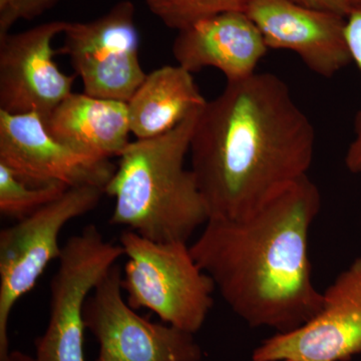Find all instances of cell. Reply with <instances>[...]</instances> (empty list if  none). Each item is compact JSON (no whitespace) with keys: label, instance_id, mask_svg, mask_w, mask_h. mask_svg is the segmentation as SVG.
Wrapping results in <instances>:
<instances>
[{"label":"cell","instance_id":"1","mask_svg":"<svg viewBox=\"0 0 361 361\" xmlns=\"http://www.w3.org/2000/svg\"><path fill=\"white\" fill-rule=\"evenodd\" d=\"M314 128L273 73L227 82L203 106L190 154L210 219H241L308 176Z\"/></svg>","mask_w":361,"mask_h":361},{"label":"cell","instance_id":"2","mask_svg":"<svg viewBox=\"0 0 361 361\" xmlns=\"http://www.w3.org/2000/svg\"><path fill=\"white\" fill-rule=\"evenodd\" d=\"M322 194L310 176L241 219H209L190 246L233 312L251 327L285 334L322 307L308 254Z\"/></svg>","mask_w":361,"mask_h":361},{"label":"cell","instance_id":"3","mask_svg":"<svg viewBox=\"0 0 361 361\" xmlns=\"http://www.w3.org/2000/svg\"><path fill=\"white\" fill-rule=\"evenodd\" d=\"M202 109L174 130L130 142L104 193L115 198L111 224L152 241L185 242L210 219L193 171L185 166Z\"/></svg>","mask_w":361,"mask_h":361},{"label":"cell","instance_id":"4","mask_svg":"<svg viewBox=\"0 0 361 361\" xmlns=\"http://www.w3.org/2000/svg\"><path fill=\"white\" fill-rule=\"evenodd\" d=\"M127 257L122 288L133 310L153 311L164 323L195 334L213 307L212 278L185 242L152 241L130 230L121 236Z\"/></svg>","mask_w":361,"mask_h":361},{"label":"cell","instance_id":"5","mask_svg":"<svg viewBox=\"0 0 361 361\" xmlns=\"http://www.w3.org/2000/svg\"><path fill=\"white\" fill-rule=\"evenodd\" d=\"M103 188H70L63 196L0 232V361L9 353L8 322L16 302L28 293L49 263L61 254L59 235L71 220L90 212Z\"/></svg>","mask_w":361,"mask_h":361},{"label":"cell","instance_id":"6","mask_svg":"<svg viewBox=\"0 0 361 361\" xmlns=\"http://www.w3.org/2000/svg\"><path fill=\"white\" fill-rule=\"evenodd\" d=\"M123 256L121 244L106 241L94 224L66 240L51 282L49 324L35 342L37 360L85 361V303Z\"/></svg>","mask_w":361,"mask_h":361},{"label":"cell","instance_id":"7","mask_svg":"<svg viewBox=\"0 0 361 361\" xmlns=\"http://www.w3.org/2000/svg\"><path fill=\"white\" fill-rule=\"evenodd\" d=\"M63 47L56 54L71 59L84 92L128 103L147 73L140 61L135 8L130 0L87 23H68Z\"/></svg>","mask_w":361,"mask_h":361},{"label":"cell","instance_id":"8","mask_svg":"<svg viewBox=\"0 0 361 361\" xmlns=\"http://www.w3.org/2000/svg\"><path fill=\"white\" fill-rule=\"evenodd\" d=\"M122 273L114 266L85 303V327L99 345L96 361H201L194 334L149 322L126 302Z\"/></svg>","mask_w":361,"mask_h":361},{"label":"cell","instance_id":"9","mask_svg":"<svg viewBox=\"0 0 361 361\" xmlns=\"http://www.w3.org/2000/svg\"><path fill=\"white\" fill-rule=\"evenodd\" d=\"M322 295V310L312 319L265 339L252 361H346L361 355V256Z\"/></svg>","mask_w":361,"mask_h":361},{"label":"cell","instance_id":"10","mask_svg":"<svg viewBox=\"0 0 361 361\" xmlns=\"http://www.w3.org/2000/svg\"><path fill=\"white\" fill-rule=\"evenodd\" d=\"M68 21H49L0 37V110L35 113L44 123L73 94L75 75L59 70L52 42Z\"/></svg>","mask_w":361,"mask_h":361},{"label":"cell","instance_id":"11","mask_svg":"<svg viewBox=\"0 0 361 361\" xmlns=\"http://www.w3.org/2000/svg\"><path fill=\"white\" fill-rule=\"evenodd\" d=\"M0 163L30 186L106 188L116 167L110 160L82 155L56 141L35 113L0 110Z\"/></svg>","mask_w":361,"mask_h":361},{"label":"cell","instance_id":"12","mask_svg":"<svg viewBox=\"0 0 361 361\" xmlns=\"http://www.w3.org/2000/svg\"><path fill=\"white\" fill-rule=\"evenodd\" d=\"M245 13L257 26L268 49L294 52L316 75L331 78L353 63L345 16L293 0H250Z\"/></svg>","mask_w":361,"mask_h":361},{"label":"cell","instance_id":"13","mask_svg":"<svg viewBox=\"0 0 361 361\" xmlns=\"http://www.w3.org/2000/svg\"><path fill=\"white\" fill-rule=\"evenodd\" d=\"M172 51L190 73L214 68L227 82H237L256 73L268 47L245 11H228L179 30Z\"/></svg>","mask_w":361,"mask_h":361},{"label":"cell","instance_id":"14","mask_svg":"<svg viewBox=\"0 0 361 361\" xmlns=\"http://www.w3.org/2000/svg\"><path fill=\"white\" fill-rule=\"evenodd\" d=\"M45 127L61 144L99 160L122 155L132 134L128 103L85 92L66 97Z\"/></svg>","mask_w":361,"mask_h":361},{"label":"cell","instance_id":"15","mask_svg":"<svg viewBox=\"0 0 361 361\" xmlns=\"http://www.w3.org/2000/svg\"><path fill=\"white\" fill-rule=\"evenodd\" d=\"M206 103L193 73L179 65L161 66L128 102L132 134L137 140L167 134Z\"/></svg>","mask_w":361,"mask_h":361},{"label":"cell","instance_id":"16","mask_svg":"<svg viewBox=\"0 0 361 361\" xmlns=\"http://www.w3.org/2000/svg\"><path fill=\"white\" fill-rule=\"evenodd\" d=\"M70 188L59 183L30 186L11 169L0 163V212L11 219L23 220L56 200Z\"/></svg>","mask_w":361,"mask_h":361},{"label":"cell","instance_id":"17","mask_svg":"<svg viewBox=\"0 0 361 361\" xmlns=\"http://www.w3.org/2000/svg\"><path fill=\"white\" fill-rule=\"evenodd\" d=\"M168 27L179 30L204 18L228 11H245L250 0H145Z\"/></svg>","mask_w":361,"mask_h":361},{"label":"cell","instance_id":"18","mask_svg":"<svg viewBox=\"0 0 361 361\" xmlns=\"http://www.w3.org/2000/svg\"><path fill=\"white\" fill-rule=\"evenodd\" d=\"M345 37L351 61L361 71V4L353 6L346 16ZM344 161L349 172L361 174V111L356 116L355 139L349 145Z\"/></svg>","mask_w":361,"mask_h":361},{"label":"cell","instance_id":"19","mask_svg":"<svg viewBox=\"0 0 361 361\" xmlns=\"http://www.w3.org/2000/svg\"><path fill=\"white\" fill-rule=\"evenodd\" d=\"M59 0H16L6 13L0 16V37L8 35L20 20H32L56 6Z\"/></svg>","mask_w":361,"mask_h":361},{"label":"cell","instance_id":"20","mask_svg":"<svg viewBox=\"0 0 361 361\" xmlns=\"http://www.w3.org/2000/svg\"><path fill=\"white\" fill-rule=\"evenodd\" d=\"M293 1L311 8L341 14L345 18L353 6V0H293Z\"/></svg>","mask_w":361,"mask_h":361},{"label":"cell","instance_id":"21","mask_svg":"<svg viewBox=\"0 0 361 361\" xmlns=\"http://www.w3.org/2000/svg\"><path fill=\"white\" fill-rule=\"evenodd\" d=\"M6 361H39L37 360L35 356H32L30 355H26V353H23V351L14 350L11 351L8 355V357H7Z\"/></svg>","mask_w":361,"mask_h":361},{"label":"cell","instance_id":"22","mask_svg":"<svg viewBox=\"0 0 361 361\" xmlns=\"http://www.w3.org/2000/svg\"><path fill=\"white\" fill-rule=\"evenodd\" d=\"M14 1H16V0H0V16L6 13V11L13 6Z\"/></svg>","mask_w":361,"mask_h":361},{"label":"cell","instance_id":"23","mask_svg":"<svg viewBox=\"0 0 361 361\" xmlns=\"http://www.w3.org/2000/svg\"><path fill=\"white\" fill-rule=\"evenodd\" d=\"M353 6H355V4H361V0H353Z\"/></svg>","mask_w":361,"mask_h":361}]
</instances>
